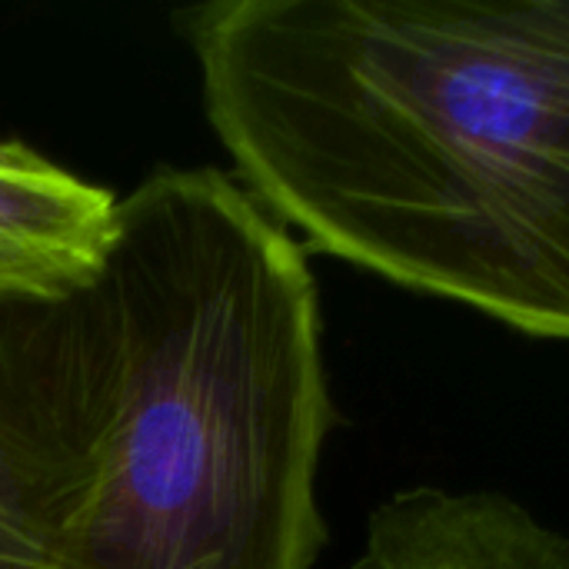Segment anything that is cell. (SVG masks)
<instances>
[{
    "label": "cell",
    "mask_w": 569,
    "mask_h": 569,
    "mask_svg": "<svg viewBox=\"0 0 569 569\" xmlns=\"http://www.w3.org/2000/svg\"><path fill=\"white\" fill-rule=\"evenodd\" d=\"M120 333L103 280L0 300V569H63L120 417Z\"/></svg>",
    "instance_id": "3"
},
{
    "label": "cell",
    "mask_w": 569,
    "mask_h": 569,
    "mask_svg": "<svg viewBox=\"0 0 569 569\" xmlns=\"http://www.w3.org/2000/svg\"><path fill=\"white\" fill-rule=\"evenodd\" d=\"M100 280L120 417L63 569H313L337 410L303 247L233 177L157 170Z\"/></svg>",
    "instance_id": "2"
},
{
    "label": "cell",
    "mask_w": 569,
    "mask_h": 569,
    "mask_svg": "<svg viewBox=\"0 0 569 569\" xmlns=\"http://www.w3.org/2000/svg\"><path fill=\"white\" fill-rule=\"evenodd\" d=\"M117 203L37 150L0 140V300L90 290L113 243Z\"/></svg>",
    "instance_id": "4"
},
{
    "label": "cell",
    "mask_w": 569,
    "mask_h": 569,
    "mask_svg": "<svg viewBox=\"0 0 569 569\" xmlns=\"http://www.w3.org/2000/svg\"><path fill=\"white\" fill-rule=\"evenodd\" d=\"M177 23L277 223L569 343V0H213Z\"/></svg>",
    "instance_id": "1"
},
{
    "label": "cell",
    "mask_w": 569,
    "mask_h": 569,
    "mask_svg": "<svg viewBox=\"0 0 569 569\" xmlns=\"http://www.w3.org/2000/svg\"><path fill=\"white\" fill-rule=\"evenodd\" d=\"M350 569H569V537L507 493L423 483L370 513Z\"/></svg>",
    "instance_id": "5"
}]
</instances>
